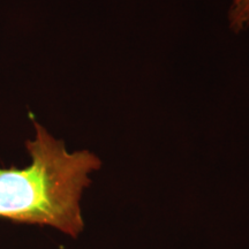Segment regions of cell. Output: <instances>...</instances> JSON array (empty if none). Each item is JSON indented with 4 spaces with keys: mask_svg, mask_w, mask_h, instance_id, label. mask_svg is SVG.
Here are the masks:
<instances>
[{
    "mask_svg": "<svg viewBox=\"0 0 249 249\" xmlns=\"http://www.w3.org/2000/svg\"><path fill=\"white\" fill-rule=\"evenodd\" d=\"M34 129L26 142L30 164L0 167V219L53 227L76 239L85 230L81 197L102 160L89 150L68 151L37 121Z\"/></svg>",
    "mask_w": 249,
    "mask_h": 249,
    "instance_id": "1",
    "label": "cell"
},
{
    "mask_svg": "<svg viewBox=\"0 0 249 249\" xmlns=\"http://www.w3.org/2000/svg\"><path fill=\"white\" fill-rule=\"evenodd\" d=\"M229 22L235 34L249 28V0H233L229 9Z\"/></svg>",
    "mask_w": 249,
    "mask_h": 249,
    "instance_id": "2",
    "label": "cell"
}]
</instances>
